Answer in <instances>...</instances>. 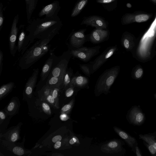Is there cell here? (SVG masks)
Masks as SVG:
<instances>
[{"instance_id": "obj_1", "label": "cell", "mask_w": 156, "mask_h": 156, "mask_svg": "<svg viewBox=\"0 0 156 156\" xmlns=\"http://www.w3.org/2000/svg\"><path fill=\"white\" fill-rule=\"evenodd\" d=\"M62 26V22L58 16L31 19L27 21L26 27V31L28 32L27 37L29 46L35 39H52L59 34Z\"/></svg>"}, {"instance_id": "obj_2", "label": "cell", "mask_w": 156, "mask_h": 156, "mask_svg": "<svg viewBox=\"0 0 156 156\" xmlns=\"http://www.w3.org/2000/svg\"><path fill=\"white\" fill-rule=\"evenodd\" d=\"M52 39L49 38L39 40L28 48L19 59L20 68L23 70L28 69L45 55L42 51L43 47L48 44Z\"/></svg>"}, {"instance_id": "obj_3", "label": "cell", "mask_w": 156, "mask_h": 156, "mask_svg": "<svg viewBox=\"0 0 156 156\" xmlns=\"http://www.w3.org/2000/svg\"><path fill=\"white\" fill-rule=\"evenodd\" d=\"M120 70V66H116L106 70L99 76L94 89L96 96L104 93L107 94L116 79Z\"/></svg>"}, {"instance_id": "obj_4", "label": "cell", "mask_w": 156, "mask_h": 156, "mask_svg": "<svg viewBox=\"0 0 156 156\" xmlns=\"http://www.w3.org/2000/svg\"><path fill=\"white\" fill-rule=\"evenodd\" d=\"M72 57L71 50L68 49L58 57L55 55L52 68L50 74L63 79L68 63Z\"/></svg>"}, {"instance_id": "obj_5", "label": "cell", "mask_w": 156, "mask_h": 156, "mask_svg": "<svg viewBox=\"0 0 156 156\" xmlns=\"http://www.w3.org/2000/svg\"><path fill=\"white\" fill-rule=\"evenodd\" d=\"M101 48L100 46L91 47L83 46L76 49L71 50V52L72 57L87 62L99 53Z\"/></svg>"}, {"instance_id": "obj_6", "label": "cell", "mask_w": 156, "mask_h": 156, "mask_svg": "<svg viewBox=\"0 0 156 156\" xmlns=\"http://www.w3.org/2000/svg\"><path fill=\"white\" fill-rule=\"evenodd\" d=\"M118 50L116 44L108 47L93 61L90 62L91 74L99 69Z\"/></svg>"}, {"instance_id": "obj_7", "label": "cell", "mask_w": 156, "mask_h": 156, "mask_svg": "<svg viewBox=\"0 0 156 156\" xmlns=\"http://www.w3.org/2000/svg\"><path fill=\"white\" fill-rule=\"evenodd\" d=\"M86 31V29H82L71 34L69 37V49L75 50L81 47L88 41L87 36L85 34Z\"/></svg>"}, {"instance_id": "obj_8", "label": "cell", "mask_w": 156, "mask_h": 156, "mask_svg": "<svg viewBox=\"0 0 156 156\" xmlns=\"http://www.w3.org/2000/svg\"><path fill=\"white\" fill-rule=\"evenodd\" d=\"M19 19V15L17 14L13 18L9 36V41L10 51L11 54L13 56H15L17 51L16 43L19 30L17 26Z\"/></svg>"}, {"instance_id": "obj_9", "label": "cell", "mask_w": 156, "mask_h": 156, "mask_svg": "<svg viewBox=\"0 0 156 156\" xmlns=\"http://www.w3.org/2000/svg\"><path fill=\"white\" fill-rule=\"evenodd\" d=\"M108 30L101 28H96L87 36L88 41L94 44H99L106 41L109 38Z\"/></svg>"}, {"instance_id": "obj_10", "label": "cell", "mask_w": 156, "mask_h": 156, "mask_svg": "<svg viewBox=\"0 0 156 156\" xmlns=\"http://www.w3.org/2000/svg\"><path fill=\"white\" fill-rule=\"evenodd\" d=\"M61 9L59 2L55 1L51 3L44 6L38 13L39 17L45 15V17H55Z\"/></svg>"}, {"instance_id": "obj_11", "label": "cell", "mask_w": 156, "mask_h": 156, "mask_svg": "<svg viewBox=\"0 0 156 156\" xmlns=\"http://www.w3.org/2000/svg\"><path fill=\"white\" fill-rule=\"evenodd\" d=\"M25 25L21 24L19 27L20 32L18 35L17 45V51L23 55L29 46L27 36L24 29Z\"/></svg>"}, {"instance_id": "obj_12", "label": "cell", "mask_w": 156, "mask_h": 156, "mask_svg": "<svg viewBox=\"0 0 156 156\" xmlns=\"http://www.w3.org/2000/svg\"><path fill=\"white\" fill-rule=\"evenodd\" d=\"M122 144L119 140L115 139L112 140L103 144L101 147V150L107 154L117 153L122 150Z\"/></svg>"}, {"instance_id": "obj_13", "label": "cell", "mask_w": 156, "mask_h": 156, "mask_svg": "<svg viewBox=\"0 0 156 156\" xmlns=\"http://www.w3.org/2000/svg\"><path fill=\"white\" fill-rule=\"evenodd\" d=\"M39 72L38 68L34 69L31 76L27 81L24 87V92L29 97H31L33 91L35 87Z\"/></svg>"}, {"instance_id": "obj_14", "label": "cell", "mask_w": 156, "mask_h": 156, "mask_svg": "<svg viewBox=\"0 0 156 156\" xmlns=\"http://www.w3.org/2000/svg\"><path fill=\"white\" fill-rule=\"evenodd\" d=\"M89 83V80L88 77L82 75L78 72H76L74 75L70 84L73 85L80 89L88 87Z\"/></svg>"}, {"instance_id": "obj_15", "label": "cell", "mask_w": 156, "mask_h": 156, "mask_svg": "<svg viewBox=\"0 0 156 156\" xmlns=\"http://www.w3.org/2000/svg\"><path fill=\"white\" fill-rule=\"evenodd\" d=\"M149 15L147 14H128L123 18V24H127L133 22L141 23L147 21L150 18Z\"/></svg>"}, {"instance_id": "obj_16", "label": "cell", "mask_w": 156, "mask_h": 156, "mask_svg": "<svg viewBox=\"0 0 156 156\" xmlns=\"http://www.w3.org/2000/svg\"><path fill=\"white\" fill-rule=\"evenodd\" d=\"M82 24H85L94 27L96 28L106 29L107 24L102 18L97 16H93L88 17L83 21Z\"/></svg>"}, {"instance_id": "obj_17", "label": "cell", "mask_w": 156, "mask_h": 156, "mask_svg": "<svg viewBox=\"0 0 156 156\" xmlns=\"http://www.w3.org/2000/svg\"><path fill=\"white\" fill-rule=\"evenodd\" d=\"M55 55L51 53L43 66L40 74V81L43 82L46 80L49 76L53 64Z\"/></svg>"}, {"instance_id": "obj_18", "label": "cell", "mask_w": 156, "mask_h": 156, "mask_svg": "<svg viewBox=\"0 0 156 156\" xmlns=\"http://www.w3.org/2000/svg\"><path fill=\"white\" fill-rule=\"evenodd\" d=\"M130 120L133 124L139 125L142 124L144 120V115L143 113L137 107L133 108L129 115Z\"/></svg>"}, {"instance_id": "obj_19", "label": "cell", "mask_w": 156, "mask_h": 156, "mask_svg": "<svg viewBox=\"0 0 156 156\" xmlns=\"http://www.w3.org/2000/svg\"><path fill=\"white\" fill-rule=\"evenodd\" d=\"M113 128L115 132L120 137L124 140L130 147L133 148L136 145V141L134 137L119 128L114 126Z\"/></svg>"}, {"instance_id": "obj_20", "label": "cell", "mask_w": 156, "mask_h": 156, "mask_svg": "<svg viewBox=\"0 0 156 156\" xmlns=\"http://www.w3.org/2000/svg\"><path fill=\"white\" fill-rule=\"evenodd\" d=\"M15 126L12 129L9 130L3 135L5 140L9 142H15L20 139V127Z\"/></svg>"}, {"instance_id": "obj_21", "label": "cell", "mask_w": 156, "mask_h": 156, "mask_svg": "<svg viewBox=\"0 0 156 156\" xmlns=\"http://www.w3.org/2000/svg\"><path fill=\"white\" fill-rule=\"evenodd\" d=\"M20 105L16 99L11 100L6 107L5 112L7 115L13 116L18 112Z\"/></svg>"}, {"instance_id": "obj_22", "label": "cell", "mask_w": 156, "mask_h": 156, "mask_svg": "<svg viewBox=\"0 0 156 156\" xmlns=\"http://www.w3.org/2000/svg\"><path fill=\"white\" fill-rule=\"evenodd\" d=\"M26 3L27 21L31 19L32 16L35 9L38 0H24Z\"/></svg>"}, {"instance_id": "obj_23", "label": "cell", "mask_w": 156, "mask_h": 156, "mask_svg": "<svg viewBox=\"0 0 156 156\" xmlns=\"http://www.w3.org/2000/svg\"><path fill=\"white\" fill-rule=\"evenodd\" d=\"M63 80V79L59 77L53 76L50 74L47 79L45 84L53 88L59 86H62Z\"/></svg>"}, {"instance_id": "obj_24", "label": "cell", "mask_w": 156, "mask_h": 156, "mask_svg": "<svg viewBox=\"0 0 156 156\" xmlns=\"http://www.w3.org/2000/svg\"><path fill=\"white\" fill-rule=\"evenodd\" d=\"M73 70L71 67L68 68L64 75L62 85V90L69 86L74 75Z\"/></svg>"}, {"instance_id": "obj_25", "label": "cell", "mask_w": 156, "mask_h": 156, "mask_svg": "<svg viewBox=\"0 0 156 156\" xmlns=\"http://www.w3.org/2000/svg\"><path fill=\"white\" fill-rule=\"evenodd\" d=\"M15 83L11 82L1 86L0 88V99L1 100L5 97L12 90Z\"/></svg>"}, {"instance_id": "obj_26", "label": "cell", "mask_w": 156, "mask_h": 156, "mask_svg": "<svg viewBox=\"0 0 156 156\" xmlns=\"http://www.w3.org/2000/svg\"><path fill=\"white\" fill-rule=\"evenodd\" d=\"M87 0H80L79 2L72 13V17H74L78 14L87 3Z\"/></svg>"}, {"instance_id": "obj_27", "label": "cell", "mask_w": 156, "mask_h": 156, "mask_svg": "<svg viewBox=\"0 0 156 156\" xmlns=\"http://www.w3.org/2000/svg\"><path fill=\"white\" fill-rule=\"evenodd\" d=\"M53 88H51L46 84L38 91L39 96L42 101H44L45 98L51 94Z\"/></svg>"}, {"instance_id": "obj_28", "label": "cell", "mask_w": 156, "mask_h": 156, "mask_svg": "<svg viewBox=\"0 0 156 156\" xmlns=\"http://www.w3.org/2000/svg\"><path fill=\"white\" fill-rule=\"evenodd\" d=\"M62 90V86H59L53 88L51 93L55 101V108L58 109L59 108V91Z\"/></svg>"}, {"instance_id": "obj_29", "label": "cell", "mask_w": 156, "mask_h": 156, "mask_svg": "<svg viewBox=\"0 0 156 156\" xmlns=\"http://www.w3.org/2000/svg\"><path fill=\"white\" fill-rule=\"evenodd\" d=\"M140 137L147 143L153 145L156 149V136L153 134H146L140 135Z\"/></svg>"}, {"instance_id": "obj_30", "label": "cell", "mask_w": 156, "mask_h": 156, "mask_svg": "<svg viewBox=\"0 0 156 156\" xmlns=\"http://www.w3.org/2000/svg\"><path fill=\"white\" fill-rule=\"evenodd\" d=\"M79 90V89L73 85L70 84L66 89L62 90L65 91V96L67 98H69L72 96L76 91Z\"/></svg>"}, {"instance_id": "obj_31", "label": "cell", "mask_w": 156, "mask_h": 156, "mask_svg": "<svg viewBox=\"0 0 156 156\" xmlns=\"http://www.w3.org/2000/svg\"><path fill=\"white\" fill-rule=\"evenodd\" d=\"M80 68L82 72L87 76L90 77L92 74L91 67L90 63L88 64H80Z\"/></svg>"}, {"instance_id": "obj_32", "label": "cell", "mask_w": 156, "mask_h": 156, "mask_svg": "<svg viewBox=\"0 0 156 156\" xmlns=\"http://www.w3.org/2000/svg\"><path fill=\"white\" fill-rule=\"evenodd\" d=\"M74 102L75 100L73 99L68 103L64 105L61 109V113L69 114L73 106Z\"/></svg>"}, {"instance_id": "obj_33", "label": "cell", "mask_w": 156, "mask_h": 156, "mask_svg": "<svg viewBox=\"0 0 156 156\" xmlns=\"http://www.w3.org/2000/svg\"><path fill=\"white\" fill-rule=\"evenodd\" d=\"M42 110L46 114L50 115L51 114V111L49 105L45 102H43L41 104Z\"/></svg>"}, {"instance_id": "obj_34", "label": "cell", "mask_w": 156, "mask_h": 156, "mask_svg": "<svg viewBox=\"0 0 156 156\" xmlns=\"http://www.w3.org/2000/svg\"><path fill=\"white\" fill-rule=\"evenodd\" d=\"M12 152L18 156H22L25 154L24 150L20 147H16L12 149Z\"/></svg>"}, {"instance_id": "obj_35", "label": "cell", "mask_w": 156, "mask_h": 156, "mask_svg": "<svg viewBox=\"0 0 156 156\" xmlns=\"http://www.w3.org/2000/svg\"><path fill=\"white\" fill-rule=\"evenodd\" d=\"M3 9L2 3L0 4V31L2 30L4 20V17L3 15Z\"/></svg>"}, {"instance_id": "obj_36", "label": "cell", "mask_w": 156, "mask_h": 156, "mask_svg": "<svg viewBox=\"0 0 156 156\" xmlns=\"http://www.w3.org/2000/svg\"><path fill=\"white\" fill-rule=\"evenodd\" d=\"M121 43L124 47L126 49H128L130 47V42L127 37L124 36L121 39Z\"/></svg>"}, {"instance_id": "obj_37", "label": "cell", "mask_w": 156, "mask_h": 156, "mask_svg": "<svg viewBox=\"0 0 156 156\" xmlns=\"http://www.w3.org/2000/svg\"><path fill=\"white\" fill-rule=\"evenodd\" d=\"M44 101H46L52 107L55 108V101L51 94L47 96L45 98Z\"/></svg>"}, {"instance_id": "obj_38", "label": "cell", "mask_w": 156, "mask_h": 156, "mask_svg": "<svg viewBox=\"0 0 156 156\" xmlns=\"http://www.w3.org/2000/svg\"><path fill=\"white\" fill-rule=\"evenodd\" d=\"M145 144L150 153L154 155H156V149L155 147L152 145L147 143Z\"/></svg>"}, {"instance_id": "obj_39", "label": "cell", "mask_w": 156, "mask_h": 156, "mask_svg": "<svg viewBox=\"0 0 156 156\" xmlns=\"http://www.w3.org/2000/svg\"><path fill=\"white\" fill-rule=\"evenodd\" d=\"M3 54L2 51L0 50V76L1 74L3 66Z\"/></svg>"}, {"instance_id": "obj_40", "label": "cell", "mask_w": 156, "mask_h": 156, "mask_svg": "<svg viewBox=\"0 0 156 156\" xmlns=\"http://www.w3.org/2000/svg\"><path fill=\"white\" fill-rule=\"evenodd\" d=\"M69 143L71 145H73L76 143L78 144H80L79 139L76 136H73L69 140Z\"/></svg>"}, {"instance_id": "obj_41", "label": "cell", "mask_w": 156, "mask_h": 156, "mask_svg": "<svg viewBox=\"0 0 156 156\" xmlns=\"http://www.w3.org/2000/svg\"><path fill=\"white\" fill-rule=\"evenodd\" d=\"M60 118L62 121H66L69 119V117L67 114L62 113L60 115Z\"/></svg>"}, {"instance_id": "obj_42", "label": "cell", "mask_w": 156, "mask_h": 156, "mask_svg": "<svg viewBox=\"0 0 156 156\" xmlns=\"http://www.w3.org/2000/svg\"><path fill=\"white\" fill-rule=\"evenodd\" d=\"M62 138L61 136L60 135H57L54 137L52 139V141L54 143H55L56 142L61 141Z\"/></svg>"}, {"instance_id": "obj_43", "label": "cell", "mask_w": 156, "mask_h": 156, "mask_svg": "<svg viewBox=\"0 0 156 156\" xmlns=\"http://www.w3.org/2000/svg\"><path fill=\"white\" fill-rule=\"evenodd\" d=\"M143 73V70L141 68L138 69L136 72L135 73L136 77L137 78L140 77L142 75Z\"/></svg>"}, {"instance_id": "obj_44", "label": "cell", "mask_w": 156, "mask_h": 156, "mask_svg": "<svg viewBox=\"0 0 156 156\" xmlns=\"http://www.w3.org/2000/svg\"><path fill=\"white\" fill-rule=\"evenodd\" d=\"M6 115L2 111L0 112V124L6 118Z\"/></svg>"}, {"instance_id": "obj_45", "label": "cell", "mask_w": 156, "mask_h": 156, "mask_svg": "<svg viewBox=\"0 0 156 156\" xmlns=\"http://www.w3.org/2000/svg\"><path fill=\"white\" fill-rule=\"evenodd\" d=\"M115 0H97V1L98 3L107 4L113 2Z\"/></svg>"}, {"instance_id": "obj_46", "label": "cell", "mask_w": 156, "mask_h": 156, "mask_svg": "<svg viewBox=\"0 0 156 156\" xmlns=\"http://www.w3.org/2000/svg\"><path fill=\"white\" fill-rule=\"evenodd\" d=\"M62 144V142L60 141H58L56 143L54 144V147L55 149H59L61 146Z\"/></svg>"}, {"instance_id": "obj_47", "label": "cell", "mask_w": 156, "mask_h": 156, "mask_svg": "<svg viewBox=\"0 0 156 156\" xmlns=\"http://www.w3.org/2000/svg\"><path fill=\"white\" fill-rule=\"evenodd\" d=\"M154 30H152L149 32L148 35L149 37L151 38L154 36Z\"/></svg>"}, {"instance_id": "obj_48", "label": "cell", "mask_w": 156, "mask_h": 156, "mask_svg": "<svg viewBox=\"0 0 156 156\" xmlns=\"http://www.w3.org/2000/svg\"><path fill=\"white\" fill-rule=\"evenodd\" d=\"M135 150L136 155L137 156H141V155L140 153V150L137 147H135Z\"/></svg>"}, {"instance_id": "obj_49", "label": "cell", "mask_w": 156, "mask_h": 156, "mask_svg": "<svg viewBox=\"0 0 156 156\" xmlns=\"http://www.w3.org/2000/svg\"><path fill=\"white\" fill-rule=\"evenodd\" d=\"M127 7L128 8H130L131 7V5L130 3H127L126 5Z\"/></svg>"}, {"instance_id": "obj_50", "label": "cell", "mask_w": 156, "mask_h": 156, "mask_svg": "<svg viewBox=\"0 0 156 156\" xmlns=\"http://www.w3.org/2000/svg\"><path fill=\"white\" fill-rule=\"evenodd\" d=\"M154 3H156V0H151Z\"/></svg>"}, {"instance_id": "obj_51", "label": "cell", "mask_w": 156, "mask_h": 156, "mask_svg": "<svg viewBox=\"0 0 156 156\" xmlns=\"http://www.w3.org/2000/svg\"><path fill=\"white\" fill-rule=\"evenodd\" d=\"M12 0H8V1H9V2H10L11 1H12Z\"/></svg>"}, {"instance_id": "obj_52", "label": "cell", "mask_w": 156, "mask_h": 156, "mask_svg": "<svg viewBox=\"0 0 156 156\" xmlns=\"http://www.w3.org/2000/svg\"><path fill=\"white\" fill-rule=\"evenodd\" d=\"M155 98H156V94H155Z\"/></svg>"}]
</instances>
